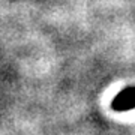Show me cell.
Segmentation results:
<instances>
[{
  "mask_svg": "<svg viewBox=\"0 0 135 135\" xmlns=\"http://www.w3.org/2000/svg\"><path fill=\"white\" fill-rule=\"evenodd\" d=\"M113 108L116 111H129L135 108V87H126L113 101Z\"/></svg>",
  "mask_w": 135,
  "mask_h": 135,
  "instance_id": "obj_1",
  "label": "cell"
}]
</instances>
